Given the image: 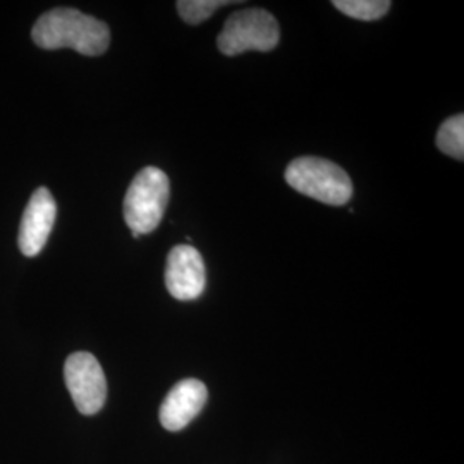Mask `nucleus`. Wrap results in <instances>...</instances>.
Instances as JSON below:
<instances>
[{"mask_svg":"<svg viewBox=\"0 0 464 464\" xmlns=\"http://www.w3.org/2000/svg\"><path fill=\"white\" fill-rule=\"evenodd\" d=\"M32 38L40 49H72L97 57L109 49L111 30L97 17L61 7L38 17Z\"/></svg>","mask_w":464,"mask_h":464,"instance_id":"obj_1","label":"nucleus"},{"mask_svg":"<svg viewBox=\"0 0 464 464\" xmlns=\"http://www.w3.org/2000/svg\"><path fill=\"white\" fill-rule=\"evenodd\" d=\"M285 181L304 197L325 205H346L353 197L348 172L331 160L299 157L285 169Z\"/></svg>","mask_w":464,"mask_h":464,"instance_id":"obj_2","label":"nucleus"},{"mask_svg":"<svg viewBox=\"0 0 464 464\" xmlns=\"http://www.w3.org/2000/svg\"><path fill=\"white\" fill-rule=\"evenodd\" d=\"M170 183L157 167L141 169L124 198V220L133 237L155 231L166 214Z\"/></svg>","mask_w":464,"mask_h":464,"instance_id":"obj_3","label":"nucleus"},{"mask_svg":"<svg viewBox=\"0 0 464 464\" xmlns=\"http://www.w3.org/2000/svg\"><path fill=\"white\" fill-rule=\"evenodd\" d=\"M281 38L279 23L264 9H245L234 13L217 38L218 50L224 55H239L245 52H270Z\"/></svg>","mask_w":464,"mask_h":464,"instance_id":"obj_4","label":"nucleus"},{"mask_svg":"<svg viewBox=\"0 0 464 464\" xmlns=\"http://www.w3.org/2000/svg\"><path fill=\"white\" fill-rule=\"evenodd\" d=\"M64 381L82 415H95L103 408L107 399V381L93 354L86 351L71 354L64 365Z\"/></svg>","mask_w":464,"mask_h":464,"instance_id":"obj_5","label":"nucleus"},{"mask_svg":"<svg viewBox=\"0 0 464 464\" xmlns=\"http://www.w3.org/2000/svg\"><path fill=\"white\" fill-rule=\"evenodd\" d=\"M205 285L207 272L198 249L189 245L170 249L166 268V287L170 296L179 301H191L203 295Z\"/></svg>","mask_w":464,"mask_h":464,"instance_id":"obj_6","label":"nucleus"},{"mask_svg":"<svg viewBox=\"0 0 464 464\" xmlns=\"http://www.w3.org/2000/svg\"><path fill=\"white\" fill-rule=\"evenodd\" d=\"M55 199L47 188H38L28 201V207L24 208L17 236V245L24 256H36L45 248L52 227L55 224Z\"/></svg>","mask_w":464,"mask_h":464,"instance_id":"obj_7","label":"nucleus"},{"mask_svg":"<svg viewBox=\"0 0 464 464\" xmlns=\"http://www.w3.org/2000/svg\"><path fill=\"white\" fill-rule=\"evenodd\" d=\"M208 399V391L203 382L184 379L178 382L167 394L159 418L162 427L169 431L183 430L193 418L199 415Z\"/></svg>","mask_w":464,"mask_h":464,"instance_id":"obj_8","label":"nucleus"},{"mask_svg":"<svg viewBox=\"0 0 464 464\" xmlns=\"http://www.w3.org/2000/svg\"><path fill=\"white\" fill-rule=\"evenodd\" d=\"M437 147L452 159L463 160L464 157V116L458 114L448 119L439 133H437Z\"/></svg>","mask_w":464,"mask_h":464,"instance_id":"obj_9","label":"nucleus"},{"mask_svg":"<svg viewBox=\"0 0 464 464\" xmlns=\"http://www.w3.org/2000/svg\"><path fill=\"white\" fill-rule=\"evenodd\" d=\"M332 4L343 14L360 21H377L391 9V2L387 0H334Z\"/></svg>","mask_w":464,"mask_h":464,"instance_id":"obj_10","label":"nucleus"},{"mask_svg":"<svg viewBox=\"0 0 464 464\" xmlns=\"http://www.w3.org/2000/svg\"><path fill=\"white\" fill-rule=\"evenodd\" d=\"M232 2L226 0H179L178 13L189 24H199L205 19L212 16L216 11L224 5H229Z\"/></svg>","mask_w":464,"mask_h":464,"instance_id":"obj_11","label":"nucleus"}]
</instances>
